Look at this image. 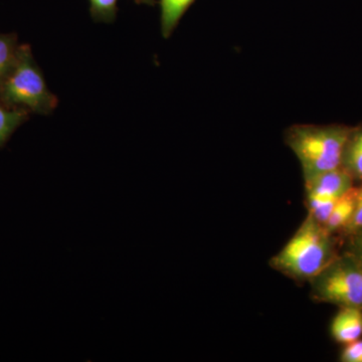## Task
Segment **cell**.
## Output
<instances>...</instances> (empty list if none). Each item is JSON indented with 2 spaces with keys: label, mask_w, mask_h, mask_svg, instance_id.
<instances>
[{
  "label": "cell",
  "mask_w": 362,
  "mask_h": 362,
  "mask_svg": "<svg viewBox=\"0 0 362 362\" xmlns=\"http://www.w3.org/2000/svg\"><path fill=\"white\" fill-rule=\"evenodd\" d=\"M314 300L362 309V265L344 252L310 280Z\"/></svg>",
  "instance_id": "4"
},
{
  "label": "cell",
  "mask_w": 362,
  "mask_h": 362,
  "mask_svg": "<svg viewBox=\"0 0 362 362\" xmlns=\"http://www.w3.org/2000/svg\"><path fill=\"white\" fill-rule=\"evenodd\" d=\"M28 119V111L0 105V148L4 147L11 135Z\"/></svg>",
  "instance_id": "10"
},
{
  "label": "cell",
  "mask_w": 362,
  "mask_h": 362,
  "mask_svg": "<svg viewBox=\"0 0 362 362\" xmlns=\"http://www.w3.org/2000/svg\"><path fill=\"white\" fill-rule=\"evenodd\" d=\"M349 243L346 246V254L356 259L362 265V228L346 235Z\"/></svg>",
  "instance_id": "15"
},
{
  "label": "cell",
  "mask_w": 362,
  "mask_h": 362,
  "mask_svg": "<svg viewBox=\"0 0 362 362\" xmlns=\"http://www.w3.org/2000/svg\"><path fill=\"white\" fill-rule=\"evenodd\" d=\"M0 102L40 115H49L58 107V97L47 87L30 45H20L16 63L0 86Z\"/></svg>",
  "instance_id": "3"
},
{
  "label": "cell",
  "mask_w": 362,
  "mask_h": 362,
  "mask_svg": "<svg viewBox=\"0 0 362 362\" xmlns=\"http://www.w3.org/2000/svg\"><path fill=\"white\" fill-rule=\"evenodd\" d=\"M337 199L307 197V206H308L309 214H311L319 223L325 226Z\"/></svg>",
  "instance_id": "13"
},
{
  "label": "cell",
  "mask_w": 362,
  "mask_h": 362,
  "mask_svg": "<svg viewBox=\"0 0 362 362\" xmlns=\"http://www.w3.org/2000/svg\"><path fill=\"white\" fill-rule=\"evenodd\" d=\"M197 0H159L160 28L164 39H169L180 25L181 18Z\"/></svg>",
  "instance_id": "9"
},
{
  "label": "cell",
  "mask_w": 362,
  "mask_h": 362,
  "mask_svg": "<svg viewBox=\"0 0 362 362\" xmlns=\"http://www.w3.org/2000/svg\"><path fill=\"white\" fill-rule=\"evenodd\" d=\"M119 0H89L90 13L96 23H111L118 13Z\"/></svg>",
  "instance_id": "12"
},
{
  "label": "cell",
  "mask_w": 362,
  "mask_h": 362,
  "mask_svg": "<svg viewBox=\"0 0 362 362\" xmlns=\"http://www.w3.org/2000/svg\"><path fill=\"white\" fill-rule=\"evenodd\" d=\"M341 166L362 182V125L352 127L343 149Z\"/></svg>",
  "instance_id": "7"
},
{
  "label": "cell",
  "mask_w": 362,
  "mask_h": 362,
  "mask_svg": "<svg viewBox=\"0 0 362 362\" xmlns=\"http://www.w3.org/2000/svg\"><path fill=\"white\" fill-rule=\"evenodd\" d=\"M137 4H145V6H154L156 4V0H135Z\"/></svg>",
  "instance_id": "17"
},
{
  "label": "cell",
  "mask_w": 362,
  "mask_h": 362,
  "mask_svg": "<svg viewBox=\"0 0 362 362\" xmlns=\"http://www.w3.org/2000/svg\"><path fill=\"white\" fill-rule=\"evenodd\" d=\"M362 228V183L361 187H357L356 209L354 216L350 220L349 226L343 230L345 235L356 232Z\"/></svg>",
  "instance_id": "14"
},
{
  "label": "cell",
  "mask_w": 362,
  "mask_h": 362,
  "mask_svg": "<svg viewBox=\"0 0 362 362\" xmlns=\"http://www.w3.org/2000/svg\"><path fill=\"white\" fill-rule=\"evenodd\" d=\"M352 127L345 125H295L287 130L286 143L303 170L304 180L341 166L343 149Z\"/></svg>",
  "instance_id": "2"
},
{
  "label": "cell",
  "mask_w": 362,
  "mask_h": 362,
  "mask_svg": "<svg viewBox=\"0 0 362 362\" xmlns=\"http://www.w3.org/2000/svg\"><path fill=\"white\" fill-rule=\"evenodd\" d=\"M357 187H354L347 190L335 202L327 223H325V228L328 232L332 233L344 230L349 226L354 209H356Z\"/></svg>",
  "instance_id": "8"
},
{
  "label": "cell",
  "mask_w": 362,
  "mask_h": 362,
  "mask_svg": "<svg viewBox=\"0 0 362 362\" xmlns=\"http://www.w3.org/2000/svg\"><path fill=\"white\" fill-rule=\"evenodd\" d=\"M332 233L308 214L270 264L296 281H310L337 258Z\"/></svg>",
  "instance_id": "1"
},
{
  "label": "cell",
  "mask_w": 362,
  "mask_h": 362,
  "mask_svg": "<svg viewBox=\"0 0 362 362\" xmlns=\"http://www.w3.org/2000/svg\"><path fill=\"white\" fill-rule=\"evenodd\" d=\"M340 361L343 362H362V340L357 339L356 341L345 344Z\"/></svg>",
  "instance_id": "16"
},
{
  "label": "cell",
  "mask_w": 362,
  "mask_h": 362,
  "mask_svg": "<svg viewBox=\"0 0 362 362\" xmlns=\"http://www.w3.org/2000/svg\"><path fill=\"white\" fill-rule=\"evenodd\" d=\"M331 335L335 341L347 344L356 341L362 335V309L342 307L333 318Z\"/></svg>",
  "instance_id": "6"
},
{
  "label": "cell",
  "mask_w": 362,
  "mask_h": 362,
  "mask_svg": "<svg viewBox=\"0 0 362 362\" xmlns=\"http://www.w3.org/2000/svg\"><path fill=\"white\" fill-rule=\"evenodd\" d=\"M354 178L342 166L305 180L307 197L337 199L354 187Z\"/></svg>",
  "instance_id": "5"
},
{
  "label": "cell",
  "mask_w": 362,
  "mask_h": 362,
  "mask_svg": "<svg viewBox=\"0 0 362 362\" xmlns=\"http://www.w3.org/2000/svg\"><path fill=\"white\" fill-rule=\"evenodd\" d=\"M18 47V37L14 33H0V86L16 63Z\"/></svg>",
  "instance_id": "11"
}]
</instances>
